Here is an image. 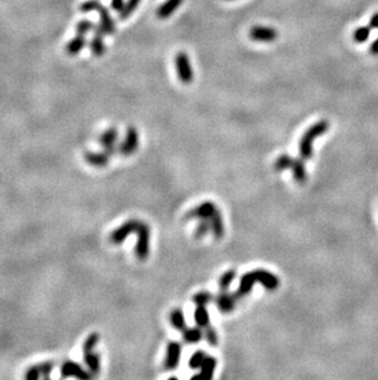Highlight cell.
<instances>
[{"label":"cell","mask_w":378,"mask_h":380,"mask_svg":"<svg viewBox=\"0 0 378 380\" xmlns=\"http://www.w3.org/2000/svg\"><path fill=\"white\" fill-rule=\"evenodd\" d=\"M256 283H261L264 288L269 290H275L280 286V280L272 272L265 271V270H253V271L247 272L241 277L240 286L237 290L235 292V296L238 299L245 298L247 294L251 293L252 288Z\"/></svg>","instance_id":"obj_1"},{"label":"cell","mask_w":378,"mask_h":380,"mask_svg":"<svg viewBox=\"0 0 378 380\" xmlns=\"http://www.w3.org/2000/svg\"><path fill=\"white\" fill-rule=\"evenodd\" d=\"M186 220L190 219H209L211 223V232L216 239H222L225 234L224 220H222L221 212L213 202H204L189 210L184 216Z\"/></svg>","instance_id":"obj_2"},{"label":"cell","mask_w":378,"mask_h":380,"mask_svg":"<svg viewBox=\"0 0 378 380\" xmlns=\"http://www.w3.org/2000/svg\"><path fill=\"white\" fill-rule=\"evenodd\" d=\"M329 130V122L326 120L316 122L315 124L311 126L302 138L300 139V158L302 160H310L313 154V140L316 138L323 136L327 130Z\"/></svg>","instance_id":"obj_3"},{"label":"cell","mask_w":378,"mask_h":380,"mask_svg":"<svg viewBox=\"0 0 378 380\" xmlns=\"http://www.w3.org/2000/svg\"><path fill=\"white\" fill-rule=\"evenodd\" d=\"M274 168L277 171H283L286 168H291L294 172V178L297 182L305 184L307 181V172H306V168L302 162V159H294V158L289 156V155L283 154L278 158L277 162L274 164Z\"/></svg>","instance_id":"obj_4"},{"label":"cell","mask_w":378,"mask_h":380,"mask_svg":"<svg viewBox=\"0 0 378 380\" xmlns=\"http://www.w3.org/2000/svg\"><path fill=\"white\" fill-rule=\"evenodd\" d=\"M80 10L84 12H97L100 14V20H101V25L106 28L108 34H112L116 32V22H114L113 18L109 16L108 10L101 4L100 2L97 0H88V2H84L80 6Z\"/></svg>","instance_id":"obj_5"},{"label":"cell","mask_w":378,"mask_h":380,"mask_svg":"<svg viewBox=\"0 0 378 380\" xmlns=\"http://www.w3.org/2000/svg\"><path fill=\"white\" fill-rule=\"evenodd\" d=\"M177 76L183 84H190L194 79V72H193L192 63H190L188 56L184 52H178L175 60Z\"/></svg>","instance_id":"obj_6"},{"label":"cell","mask_w":378,"mask_h":380,"mask_svg":"<svg viewBox=\"0 0 378 380\" xmlns=\"http://www.w3.org/2000/svg\"><path fill=\"white\" fill-rule=\"evenodd\" d=\"M138 234V242L135 246V255L139 260L147 258L150 252V228L146 223L140 222L139 228L136 230Z\"/></svg>","instance_id":"obj_7"},{"label":"cell","mask_w":378,"mask_h":380,"mask_svg":"<svg viewBox=\"0 0 378 380\" xmlns=\"http://www.w3.org/2000/svg\"><path fill=\"white\" fill-rule=\"evenodd\" d=\"M139 224H140V220H138V219H130V220L125 222L119 228H117L114 232H112V234L109 235V242L114 244V245H119V244L124 242L130 234L136 232V230L139 228Z\"/></svg>","instance_id":"obj_8"},{"label":"cell","mask_w":378,"mask_h":380,"mask_svg":"<svg viewBox=\"0 0 378 380\" xmlns=\"http://www.w3.org/2000/svg\"><path fill=\"white\" fill-rule=\"evenodd\" d=\"M249 38L256 42H274L278 38V32L275 28L268 26H253L249 31Z\"/></svg>","instance_id":"obj_9"},{"label":"cell","mask_w":378,"mask_h":380,"mask_svg":"<svg viewBox=\"0 0 378 380\" xmlns=\"http://www.w3.org/2000/svg\"><path fill=\"white\" fill-rule=\"evenodd\" d=\"M138 146H139L138 130H136L134 127H129L127 130L125 139L123 140V143L120 144V146H118V150H119L120 155L129 156V155L133 154V152L138 149Z\"/></svg>","instance_id":"obj_10"},{"label":"cell","mask_w":378,"mask_h":380,"mask_svg":"<svg viewBox=\"0 0 378 380\" xmlns=\"http://www.w3.org/2000/svg\"><path fill=\"white\" fill-rule=\"evenodd\" d=\"M60 376L63 378H68V376H74V378L86 380L92 376V374L87 373V370H84L82 366L77 363L71 362V360H66L60 366Z\"/></svg>","instance_id":"obj_11"},{"label":"cell","mask_w":378,"mask_h":380,"mask_svg":"<svg viewBox=\"0 0 378 380\" xmlns=\"http://www.w3.org/2000/svg\"><path fill=\"white\" fill-rule=\"evenodd\" d=\"M182 354V344L177 341H172L168 344L167 353L165 358V368L168 370H173L179 364Z\"/></svg>","instance_id":"obj_12"},{"label":"cell","mask_w":378,"mask_h":380,"mask_svg":"<svg viewBox=\"0 0 378 380\" xmlns=\"http://www.w3.org/2000/svg\"><path fill=\"white\" fill-rule=\"evenodd\" d=\"M237 298L235 294H230L227 290H221L214 299V303L216 304L218 309L221 312H231L236 306Z\"/></svg>","instance_id":"obj_13"},{"label":"cell","mask_w":378,"mask_h":380,"mask_svg":"<svg viewBox=\"0 0 378 380\" xmlns=\"http://www.w3.org/2000/svg\"><path fill=\"white\" fill-rule=\"evenodd\" d=\"M54 366L55 364L53 362H43V363H41V364L29 366L25 374V378L28 380H36V379L41 378V376H45V378H48V376L52 373Z\"/></svg>","instance_id":"obj_14"},{"label":"cell","mask_w":378,"mask_h":380,"mask_svg":"<svg viewBox=\"0 0 378 380\" xmlns=\"http://www.w3.org/2000/svg\"><path fill=\"white\" fill-rule=\"evenodd\" d=\"M216 358L211 357V356H206L205 360H204L203 364L202 366H200V369H202V372H200L199 374H197V376H193V380H210L211 378H213L214 376V370H215L216 368Z\"/></svg>","instance_id":"obj_15"},{"label":"cell","mask_w":378,"mask_h":380,"mask_svg":"<svg viewBox=\"0 0 378 380\" xmlns=\"http://www.w3.org/2000/svg\"><path fill=\"white\" fill-rule=\"evenodd\" d=\"M109 155L106 152H85V160L90 165L96 168L107 166L109 162Z\"/></svg>","instance_id":"obj_16"},{"label":"cell","mask_w":378,"mask_h":380,"mask_svg":"<svg viewBox=\"0 0 378 380\" xmlns=\"http://www.w3.org/2000/svg\"><path fill=\"white\" fill-rule=\"evenodd\" d=\"M183 0H166L156 10V16L160 20H166L182 5Z\"/></svg>","instance_id":"obj_17"},{"label":"cell","mask_w":378,"mask_h":380,"mask_svg":"<svg viewBox=\"0 0 378 380\" xmlns=\"http://www.w3.org/2000/svg\"><path fill=\"white\" fill-rule=\"evenodd\" d=\"M84 360L86 363L88 370L92 376H97L100 373L101 362H100V354L95 353L93 350L90 352H84Z\"/></svg>","instance_id":"obj_18"},{"label":"cell","mask_w":378,"mask_h":380,"mask_svg":"<svg viewBox=\"0 0 378 380\" xmlns=\"http://www.w3.org/2000/svg\"><path fill=\"white\" fill-rule=\"evenodd\" d=\"M194 320L197 326L205 328L206 326L210 325V318H209V312L206 310L205 305H197V309L194 312Z\"/></svg>","instance_id":"obj_19"},{"label":"cell","mask_w":378,"mask_h":380,"mask_svg":"<svg viewBox=\"0 0 378 380\" xmlns=\"http://www.w3.org/2000/svg\"><path fill=\"white\" fill-rule=\"evenodd\" d=\"M182 334H183V340L187 344H198L203 338L204 331L199 326H197V328H187L182 332Z\"/></svg>","instance_id":"obj_20"},{"label":"cell","mask_w":378,"mask_h":380,"mask_svg":"<svg viewBox=\"0 0 378 380\" xmlns=\"http://www.w3.org/2000/svg\"><path fill=\"white\" fill-rule=\"evenodd\" d=\"M170 322L173 328H177L179 332H183L187 328L186 319H184L183 312L181 309H175L170 314Z\"/></svg>","instance_id":"obj_21"},{"label":"cell","mask_w":378,"mask_h":380,"mask_svg":"<svg viewBox=\"0 0 378 380\" xmlns=\"http://www.w3.org/2000/svg\"><path fill=\"white\" fill-rule=\"evenodd\" d=\"M85 46H86V38H85V36H79V34H76V37H74V38L66 44V52L70 56H76L77 53L84 50Z\"/></svg>","instance_id":"obj_22"},{"label":"cell","mask_w":378,"mask_h":380,"mask_svg":"<svg viewBox=\"0 0 378 380\" xmlns=\"http://www.w3.org/2000/svg\"><path fill=\"white\" fill-rule=\"evenodd\" d=\"M117 139H118V130H116V128H109V130H107L106 132L102 133L98 140H100L101 146H103V148H108V146H112L116 144Z\"/></svg>","instance_id":"obj_23"},{"label":"cell","mask_w":378,"mask_h":380,"mask_svg":"<svg viewBox=\"0 0 378 380\" xmlns=\"http://www.w3.org/2000/svg\"><path fill=\"white\" fill-rule=\"evenodd\" d=\"M90 50L96 56V57H101L106 52V46H104L103 37L95 36L90 41Z\"/></svg>","instance_id":"obj_24"},{"label":"cell","mask_w":378,"mask_h":380,"mask_svg":"<svg viewBox=\"0 0 378 380\" xmlns=\"http://www.w3.org/2000/svg\"><path fill=\"white\" fill-rule=\"evenodd\" d=\"M370 34H371V28L370 26H363V28H359L354 31L353 40L356 44H364L369 40Z\"/></svg>","instance_id":"obj_25"},{"label":"cell","mask_w":378,"mask_h":380,"mask_svg":"<svg viewBox=\"0 0 378 380\" xmlns=\"http://www.w3.org/2000/svg\"><path fill=\"white\" fill-rule=\"evenodd\" d=\"M235 277H236L235 270H229V271L225 272V274H222L219 280L220 289H221V290H227V289L230 288V286H231L232 280H235Z\"/></svg>","instance_id":"obj_26"},{"label":"cell","mask_w":378,"mask_h":380,"mask_svg":"<svg viewBox=\"0 0 378 380\" xmlns=\"http://www.w3.org/2000/svg\"><path fill=\"white\" fill-rule=\"evenodd\" d=\"M140 2L141 0H128V2H125L124 9L119 12V18H122V20H125V18H129V16L138 9Z\"/></svg>","instance_id":"obj_27"},{"label":"cell","mask_w":378,"mask_h":380,"mask_svg":"<svg viewBox=\"0 0 378 380\" xmlns=\"http://www.w3.org/2000/svg\"><path fill=\"white\" fill-rule=\"evenodd\" d=\"M214 299H215V296L209 293V292H199V293H197L195 296H193V302L197 305H206L214 303Z\"/></svg>","instance_id":"obj_28"},{"label":"cell","mask_w":378,"mask_h":380,"mask_svg":"<svg viewBox=\"0 0 378 380\" xmlns=\"http://www.w3.org/2000/svg\"><path fill=\"white\" fill-rule=\"evenodd\" d=\"M211 230V223L209 219H199L197 229H195V238L200 239V238L205 236Z\"/></svg>","instance_id":"obj_29"},{"label":"cell","mask_w":378,"mask_h":380,"mask_svg":"<svg viewBox=\"0 0 378 380\" xmlns=\"http://www.w3.org/2000/svg\"><path fill=\"white\" fill-rule=\"evenodd\" d=\"M205 357H206V354L203 352V350H197V352H195L194 354L190 357L188 366L192 369H199L200 366H202L204 360H205Z\"/></svg>","instance_id":"obj_30"},{"label":"cell","mask_w":378,"mask_h":380,"mask_svg":"<svg viewBox=\"0 0 378 380\" xmlns=\"http://www.w3.org/2000/svg\"><path fill=\"white\" fill-rule=\"evenodd\" d=\"M100 341V334H91L90 336L85 340L84 344H82V350L84 352H90V350H95L96 344Z\"/></svg>","instance_id":"obj_31"},{"label":"cell","mask_w":378,"mask_h":380,"mask_svg":"<svg viewBox=\"0 0 378 380\" xmlns=\"http://www.w3.org/2000/svg\"><path fill=\"white\" fill-rule=\"evenodd\" d=\"M93 28H95V24H92L88 20H82L77 24L75 31H76V34H79V36H85L87 32L93 31Z\"/></svg>","instance_id":"obj_32"},{"label":"cell","mask_w":378,"mask_h":380,"mask_svg":"<svg viewBox=\"0 0 378 380\" xmlns=\"http://www.w3.org/2000/svg\"><path fill=\"white\" fill-rule=\"evenodd\" d=\"M204 336H205L206 341H208L209 344H211V346H216L218 344V334H216L215 328H213L211 325L206 326L205 328H204Z\"/></svg>","instance_id":"obj_33"},{"label":"cell","mask_w":378,"mask_h":380,"mask_svg":"<svg viewBox=\"0 0 378 380\" xmlns=\"http://www.w3.org/2000/svg\"><path fill=\"white\" fill-rule=\"evenodd\" d=\"M124 6H125L124 0H111V8L118 12H122V10L124 9Z\"/></svg>","instance_id":"obj_34"},{"label":"cell","mask_w":378,"mask_h":380,"mask_svg":"<svg viewBox=\"0 0 378 380\" xmlns=\"http://www.w3.org/2000/svg\"><path fill=\"white\" fill-rule=\"evenodd\" d=\"M370 28H378V12L374 14V16L370 20Z\"/></svg>","instance_id":"obj_35"},{"label":"cell","mask_w":378,"mask_h":380,"mask_svg":"<svg viewBox=\"0 0 378 380\" xmlns=\"http://www.w3.org/2000/svg\"><path fill=\"white\" fill-rule=\"evenodd\" d=\"M370 53H372V54H375V56H378V38L376 40V41H374V44H372L371 47H370Z\"/></svg>","instance_id":"obj_36"}]
</instances>
